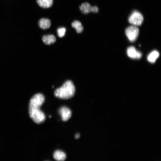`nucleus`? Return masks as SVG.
Wrapping results in <instances>:
<instances>
[{
  "instance_id": "nucleus-1",
  "label": "nucleus",
  "mask_w": 161,
  "mask_h": 161,
  "mask_svg": "<svg viewBox=\"0 0 161 161\" xmlns=\"http://www.w3.org/2000/svg\"><path fill=\"white\" fill-rule=\"evenodd\" d=\"M45 101V97L42 94L38 93L31 99L29 103V115L36 123L40 124L46 120V116L40 109Z\"/></svg>"
},
{
  "instance_id": "nucleus-2",
  "label": "nucleus",
  "mask_w": 161,
  "mask_h": 161,
  "mask_svg": "<svg viewBox=\"0 0 161 161\" xmlns=\"http://www.w3.org/2000/svg\"><path fill=\"white\" fill-rule=\"evenodd\" d=\"M75 88L70 80L65 82L62 86L57 89L54 92V95L56 97L64 99H68L74 96Z\"/></svg>"
},
{
  "instance_id": "nucleus-3",
  "label": "nucleus",
  "mask_w": 161,
  "mask_h": 161,
  "mask_svg": "<svg viewBox=\"0 0 161 161\" xmlns=\"http://www.w3.org/2000/svg\"><path fill=\"white\" fill-rule=\"evenodd\" d=\"M143 20L144 18L142 15L137 11H133L131 14L128 19L129 23L136 26L141 25Z\"/></svg>"
},
{
  "instance_id": "nucleus-4",
  "label": "nucleus",
  "mask_w": 161,
  "mask_h": 161,
  "mask_svg": "<svg viewBox=\"0 0 161 161\" xmlns=\"http://www.w3.org/2000/svg\"><path fill=\"white\" fill-rule=\"evenodd\" d=\"M139 33L138 28L135 26L128 27L125 31L126 34L129 40L131 42L135 41Z\"/></svg>"
},
{
  "instance_id": "nucleus-5",
  "label": "nucleus",
  "mask_w": 161,
  "mask_h": 161,
  "mask_svg": "<svg viewBox=\"0 0 161 161\" xmlns=\"http://www.w3.org/2000/svg\"><path fill=\"white\" fill-rule=\"evenodd\" d=\"M127 53L129 57L133 59H140L142 56V54L137 51L135 48L133 46H131L128 48Z\"/></svg>"
},
{
  "instance_id": "nucleus-6",
  "label": "nucleus",
  "mask_w": 161,
  "mask_h": 161,
  "mask_svg": "<svg viewBox=\"0 0 161 161\" xmlns=\"http://www.w3.org/2000/svg\"><path fill=\"white\" fill-rule=\"evenodd\" d=\"M59 113L61 115L63 121H66L69 119L71 116V112L68 107L63 106L59 109Z\"/></svg>"
},
{
  "instance_id": "nucleus-7",
  "label": "nucleus",
  "mask_w": 161,
  "mask_h": 161,
  "mask_svg": "<svg viewBox=\"0 0 161 161\" xmlns=\"http://www.w3.org/2000/svg\"><path fill=\"white\" fill-rule=\"evenodd\" d=\"M43 42L47 45H50L54 43L56 41V38L53 35L44 36L42 38Z\"/></svg>"
},
{
  "instance_id": "nucleus-8",
  "label": "nucleus",
  "mask_w": 161,
  "mask_h": 161,
  "mask_svg": "<svg viewBox=\"0 0 161 161\" xmlns=\"http://www.w3.org/2000/svg\"><path fill=\"white\" fill-rule=\"evenodd\" d=\"M51 25V21L50 19L47 18H42L39 22V27L44 30L49 28Z\"/></svg>"
},
{
  "instance_id": "nucleus-9",
  "label": "nucleus",
  "mask_w": 161,
  "mask_h": 161,
  "mask_svg": "<svg viewBox=\"0 0 161 161\" xmlns=\"http://www.w3.org/2000/svg\"><path fill=\"white\" fill-rule=\"evenodd\" d=\"M80 11L85 14H88L92 11V7L88 3H82L79 7Z\"/></svg>"
},
{
  "instance_id": "nucleus-10",
  "label": "nucleus",
  "mask_w": 161,
  "mask_h": 161,
  "mask_svg": "<svg viewBox=\"0 0 161 161\" xmlns=\"http://www.w3.org/2000/svg\"><path fill=\"white\" fill-rule=\"evenodd\" d=\"M37 2L41 7L45 9L50 8L53 4V0H37Z\"/></svg>"
},
{
  "instance_id": "nucleus-11",
  "label": "nucleus",
  "mask_w": 161,
  "mask_h": 161,
  "mask_svg": "<svg viewBox=\"0 0 161 161\" xmlns=\"http://www.w3.org/2000/svg\"><path fill=\"white\" fill-rule=\"evenodd\" d=\"M54 157L58 161H63L66 158V155L62 151L57 150L54 153Z\"/></svg>"
},
{
  "instance_id": "nucleus-12",
  "label": "nucleus",
  "mask_w": 161,
  "mask_h": 161,
  "mask_svg": "<svg viewBox=\"0 0 161 161\" xmlns=\"http://www.w3.org/2000/svg\"><path fill=\"white\" fill-rule=\"evenodd\" d=\"M72 26L76 29L78 33H81L83 31L84 27L82 24L78 21L75 20L73 21L72 23Z\"/></svg>"
},
{
  "instance_id": "nucleus-13",
  "label": "nucleus",
  "mask_w": 161,
  "mask_h": 161,
  "mask_svg": "<svg viewBox=\"0 0 161 161\" xmlns=\"http://www.w3.org/2000/svg\"><path fill=\"white\" fill-rule=\"evenodd\" d=\"M159 56V53L158 51L156 50L153 51L148 56V60L151 63H154Z\"/></svg>"
},
{
  "instance_id": "nucleus-14",
  "label": "nucleus",
  "mask_w": 161,
  "mask_h": 161,
  "mask_svg": "<svg viewBox=\"0 0 161 161\" xmlns=\"http://www.w3.org/2000/svg\"><path fill=\"white\" fill-rule=\"evenodd\" d=\"M66 29L65 28L62 27L58 28L57 30L58 35L60 38H62L65 34Z\"/></svg>"
},
{
  "instance_id": "nucleus-15",
  "label": "nucleus",
  "mask_w": 161,
  "mask_h": 161,
  "mask_svg": "<svg viewBox=\"0 0 161 161\" xmlns=\"http://www.w3.org/2000/svg\"><path fill=\"white\" fill-rule=\"evenodd\" d=\"M99 8L97 6H92V12L93 13H98L99 11Z\"/></svg>"
},
{
  "instance_id": "nucleus-16",
  "label": "nucleus",
  "mask_w": 161,
  "mask_h": 161,
  "mask_svg": "<svg viewBox=\"0 0 161 161\" xmlns=\"http://www.w3.org/2000/svg\"><path fill=\"white\" fill-rule=\"evenodd\" d=\"M80 137V135L79 133H76L75 136V138L76 139H78Z\"/></svg>"
}]
</instances>
